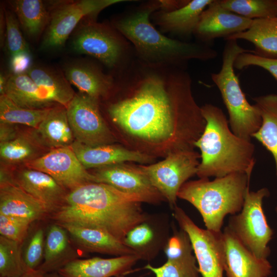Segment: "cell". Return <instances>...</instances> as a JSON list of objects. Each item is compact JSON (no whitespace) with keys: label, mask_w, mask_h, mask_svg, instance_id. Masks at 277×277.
<instances>
[{"label":"cell","mask_w":277,"mask_h":277,"mask_svg":"<svg viewBox=\"0 0 277 277\" xmlns=\"http://www.w3.org/2000/svg\"><path fill=\"white\" fill-rule=\"evenodd\" d=\"M45 277H61L57 272L47 273L45 274Z\"/></svg>","instance_id":"bcb514c9"},{"label":"cell","mask_w":277,"mask_h":277,"mask_svg":"<svg viewBox=\"0 0 277 277\" xmlns=\"http://www.w3.org/2000/svg\"><path fill=\"white\" fill-rule=\"evenodd\" d=\"M67 231L52 222L47 227L44 260L37 270L44 274L57 272L71 261L78 259L73 242Z\"/></svg>","instance_id":"cb8c5ba5"},{"label":"cell","mask_w":277,"mask_h":277,"mask_svg":"<svg viewBox=\"0 0 277 277\" xmlns=\"http://www.w3.org/2000/svg\"><path fill=\"white\" fill-rule=\"evenodd\" d=\"M4 11L6 23L4 46L10 57L20 53L31 54L16 15L11 10L4 8Z\"/></svg>","instance_id":"74e56055"},{"label":"cell","mask_w":277,"mask_h":277,"mask_svg":"<svg viewBox=\"0 0 277 277\" xmlns=\"http://www.w3.org/2000/svg\"><path fill=\"white\" fill-rule=\"evenodd\" d=\"M30 271L22 254V244L0 236V276L19 277Z\"/></svg>","instance_id":"d590c367"},{"label":"cell","mask_w":277,"mask_h":277,"mask_svg":"<svg viewBox=\"0 0 277 277\" xmlns=\"http://www.w3.org/2000/svg\"><path fill=\"white\" fill-rule=\"evenodd\" d=\"M0 214L26 219L32 223L49 217L46 206L14 181L0 183Z\"/></svg>","instance_id":"44dd1931"},{"label":"cell","mask_w":277,"mask_h":277,"mask_svg":"<svg viewBox=\"0 0 277 277\" xmlns=\"http://www.w3.org/2000/svg\"><path fill=\"white\" fill-rule=\"evenodd\" d=\"M63 73L69 83L75 86L80 92L97 99L106 95L111 86L110 78L80 60L67 63Z\"/></svg>","instance_id":"4316f807"},{"label":"cell","mask_w":277,"mask_h":277,"mask_svg":"<svg viewBox=\"0 0 277 277\" xmlns=\"http://www.w3.org/2000/svg\"><path fill=\"white\" fill-rule=\"evenodd\" d=\"M276 3H277V0H276Z\"/></svg>","instance_id":"681fc988"},{"label":"cell","mask_w":277,"mask_h":277,"mask_svg":"<svg viewBox=\"0 0 277 277\" xmlns=\"http://www.w3.org/2000/svg\"><path fill=\"white\" fill-rule=\"evenodd\" d=\"M244 52L254 53V51L243 48L236 40L227 41L221 69L217 73H212L211 77L227 108L230 129L238 136L251 140L261 125L262 118L255 105L247 100L234 71L236 56Z\"/></svg>","instance_id":"5b68a950"},{"label":"cell","mask_w":277,"mask_h":277,"mask_svg":"<svg viewBox=\"0 0 277 277\" xmlns=\"http://www.w3.org/2000/svg\"><path fill=\"white\" fill-rule=\"evenodd\" d=\"M173 209L180 228L189 236L199 273L202 277H223L225 248L223 232L199 227L177 205Z\"/></svg>","instance_id":"30bf717a"},{"label":"cell","mask_w":277,"mask_h":277,"mask_svg":"<svg viewBox=\"0 0 277 277\" xmlns=\"http://www.w3.org/2000/svg\"><path fill=\"white\" fill-rule=\"evenodd\" d=\"M145 269L152 271L155 277H199L196 263L168 261L162 266L155 267L150 264Z\"/></svg>","instance_id":"f35d334b"},{"label":"cell","mask_w":277,"mask_h":277,"mask_svg":"<svg viewBox=\"0 0 277 277\" xmlns=\"http://www.w3.org/2000/svg\"><path fill=\"white\" fill-rule=\"evenodd\" d=\"M6 29V23L4 8L2 7V9H1L0 14V43L1 47H4V46Z\"/></svg>","instance_id":"7bdbcfd3"},{"label":"cell","mask_w":277,"mask_h":277,"mask_svg":"<svg viewBox=\"0 0 277 277\" xmlns=\"http://www.w3.org/2000/svg\"><path fill=\"white\" fill-rule=\"evenodd\" d=\"M24 166L44 172L70 191L89 182H96L70 147L50 150L41 157Z\"/></svg>","instance_id":"7c38bea8"},{"label":"cell","mask_w":277,"mask_h":277,"mask_svg":"<svg viewBox=\"0 0 277 277\" xmlns=\"http://www.w3.org/2000/svg\"><path fill=\"white\" fill-rule=\"evenodd\" d=\"M121 0L59 1L49 2L50 19L41 43L43 50L62 47L80 21Z\"/></svg>","instance_id":"9c48e42d"},{"label":"cell","mask_w":277,"mask_h":277,"mask_svg":"<svg viewBox=\"0 0 277 277\" xmlns=\"http://www.w3.org/2000/svg\"><path fill=\"white\" fill-rule=\"evenodd\" d=\"M66 109L76 141L90 146L114 144L117 141L101 115L97 98L79 92Z\"/></svg>","instance_id":"8fae6325"},{"label":"cell","mask_w":277,"mask_h":277,"mask_svg":"<svg viewBox=\"0 0 277 277\" xmlns=\"http://www.w3.org/2000/svg\"><path fill=\"white\" fill-rule=\"evenodd\" d=\"M189 80L180 76L169 94L161 81L150 78L133 96L110 105L109 115L125 144L152 156L193 149L206 123Z\"/></svg>","instance_id":"6da1fadb"},{"label":"cell","mask_w":277,"mask_h":277,"mask_svg":"<svg viewBox=\"0 0 277 277\" xmlns=\"http://www.w3.org/2000/svg\"><path fill=\"white\" fill-rule=\"evenodd\" d=\"M252 21L225 9L218 0H213L202 12L194 32L208 43L244 32L250 27Z\"/></svg>","instance_id":"e0dca14e"},{"label":"cell","mask_w":277,"mask_h":277,"mask_svg":"<svg viewBox=\"0 0 277 277\" xmlns=\"http://www.w3.org/2000/svg\"><path fill=\"white\" fill-rule=\"evenodd\" d=\"M91 173L96 182L137 196L144 203L155 204L165 200L138 165L116 164L94 169Z\"/></svg>","instance_id":"4fadbf2b"},{"label":"cell","mask_w":277,"mask_h":277,"mask_svg":"<svg viewBox=\"0 0 277 277\" xmlns=\"http://www.w3.org/2000/svg\"><path fill=\"white\" fill-rule=\"evenodd\" d=\"M206 121L204 132L195 143L201 161L196 175L200 178L222 177L234 173L251 175L255 159L251 140L235 134L220 107L206 104L201 107Z\"/></svg>","instance_id":"3957f363"},{"label":"cell","mask_w":277,"mask_h":277,"mask_svg":"<svg viewBox=\"0 0 277 277\" xmlns=\"http://www.w3.org/2000/svg\"><path fill=\"white\" fill-rule=\"evenodd\" d=\"M141 260L136 254L110 259L95 257L75 259L61 268L57 273L61 277H111L126 275Z\"/></svg>","instance_id":"d6986e66"},{"label":"cell","mask_w":277,"mask_h":277,"mask_svg":"<svg viewBox=\"0 0 277 277\" xmlns=\"http://www.w3.org/2000/svg\"><path fill=\"white\" fill-rule=\"evenodd\" d=\"M8 3L27 36L36 39L45 32L50 19V11L41 0H14Z\"/></svg>","instance_id":"f1b7e54d"},{"label":"cell","mask_w":277,"mask_h":277,"mask_svg":"<svg viewBox=\"0 0 277 277\" xmlns=\"http://www.w3.org/2000/svg\"><path fill=\"white\" fill-rule=\"evenodd\" d=\"M12 173L18 186L46 206L49 216L64 204L69 191L48 174L24 165Z\"/></svg>","instance_id":"9a60e30c"},{"label":"cell","mask_w":277,"mask_h":277,"mask_svg":"<svg viewBox=\"0 0 277 277\" xmlns=\"http://www.w3.org/2000/svg\"><path fill=\"white\" fill-rule=\"evenodd\" d=\"M275 211H276V212L277 213V206H276V208H275Z\"/></svg>","instance_id":"c3c4849f"},{"label":"cell","mask_w":277,"mask_h":277,"mask_svg":"<svg viewBox=\"0 0 277 277\" xmlns=\"http://www.w3.org/2000/svg\"><path fill=\"white\" fill-rule=\"evenodd\" d=\"M31 224L26 219L0 214L1 236L22 244Z\"/></svg>","instance_id":"ab89813d"},{"label":"cell","mask_w":277,"mask_h":277,"mask_svg":"<svg viewBox=\"0 0 277 277\" xmlns=\"http://www.w3.org/2000/svg\"><path fill=\"white\" fill-rule=\"evenodd\" d=\"M5 94L15 104L25 108L48 109L60 105L26 73H11Z\"/></svg>","instance_id":"d4e9b609"},{"label":"cell","mask_w":277,"mask_h":277,"mask_svg":"<svg viewBox=\"0 0 277 277\" xmlns=\"http://www.w3.org/2000/svg\"><path fill=\"white\" fill-rule=\"evenodd\" d=\"M71 147L86 169H96L126 162L151 163L154 158L144 153L114 144L90 146L75 140Z\"/></svg>","instance_id":"ac0fdd59"},{"label":"cell","mask_w":277,"mask_h":277,"mask_svg":"<svg viewBox=\"0 0 277 277\" xmlns=\"http://www.w3.org/2000/svg\"><path fill=\"white\" fill-rule=\"evenodd\" d=\"M51 109L25 108L15 104L6 94L1 95L0 123L15 124L36 129Z\"/></svg>","instance_id":"d6a6232c"},{"label":"cell","mask_w":277,"mask_h":277,"mask_svg":"<svg viewBox=\"0 0 277 277\" xmlns=\"http://www.w3.org/2000/svg\"><path fill=\"white\" fill-rule=\"evenodd\" d=\"M251 66L263 68L277 81V58L265 57L251 52H244L238 55L234 62V68L239 70Z\"/></svg>","instance_id":"60d3db41"},{"label":"cell","mask_w":277,"mask_h":277,"mask_svg":"<svg viewBox=\"0 0 277 277\" xmlns=\"http://www.w3.org/2000/svg\"><path fill=\"white\" fill-rule=\"evenodd\" d=\"M218 1L225 9L249 19L277 17L276 0Z\"/></svg>","instance_id":"e575fe53"},{"label":"cell","mask_w":277,"mask_h":277,"mask_svg":"<svg viewBox=\"0 0 277 277\" xmlns=\"http://www.w3.org/2000/svg\"><path fill=\"white\" fill-rule=\"evenodd\" d=\"M161 217L148 216L144 221L131 228L123 243L133 250L141 259L150 260L164 248L168 239L167 224Z\"/></svg>","instance_id":"ffe728a7"},{"label":"cell","mask_w":277,"mask_h":277,"mask_svg":"<svg viewBox=\"0 0 277 277\" xmlns=\"http://www.w3.org/2000/svg\"><path fill=\"white\" fill-rule=\"evenodd\" d=\"M251 175L234 173L186 182L177 197L192 204L201 214L207 229L221 232L225 217L240 212L249 188Z\"/></svg>","instance_id":"277c9868"},{"label":"cell","mask_w":277,"mask_h":277,"mask_svg":"<svg viewBox=\"0 0 277 277\" xmlns=\"http://www.w3.org/2000/svg\"><path fill=\"white\" fill-rule=\"evenodd\" d=\"M115 277H125V275H120L116 276Z\"/></svg>","instance_id":"7dc6e473"},{"label":"cell","mask_w":277,"mask_h":277,"mask_svg":"<svg viewBox=\"0 0 277 277\" xmlns=\"http://www.w3.org/2000/svg\"><path fill=\"white\" fill-rule=\"evenodd\" d=\"M58 224L67 231L76 246L84 251L116 256L136 254L121 241L102 229L71 224Z\"/></svg>","instance_id":"7402d4cb"},{"label":"cell","mask_w":277,"mask_h":277,"mask_svg":"<svg viewBox=\"0 0 277 277\" xmlns=\"http://www.w3.org/2000/svg\"><path fill=\"white\" fill-rule=\"evenodd\" d=\"M253 99L261 115L262 124L252 137L272 155L277 175V94L263 95Z\"/></svg>","instance_id":"f546056e"},{"label":"cell","mask_w":277,"mask_h":277,"mask_svg":"<svg viewBox=\"0 0 277 277\" xmlns=\"http://www.w3.org/2000/svg\"><path fill=\"white\" fill-rule=\"evenodd\" d=\"M200 154L194 149L180 150L168 153L157 163L138 166L173 209L181 187L196 174Z\"/></svg>","instance_id":"ba28073f"},{"label":"cell","mask_w":277,"mask_h":277,"mask_svg":"<svg viewBox=\"0 0 277 277\" xmlns=\"http://www.w3.org/2000/svg\"><path fill=\"white\" fill-rule=\"evenodd\" d=\"M224 39L247 41L254 46V54L265 57L277 58V17L253 19L248 30Z\"/></svg>","instance_id":"83f0119b"},{"label":"cell","mask_w":277,"mask_h":277,"mask_svg":"<svg viewBox=\"0 0 277 277\" xmlns=\"http://www.w3.org/2000/svg\"><path fill=\"white\" fill-rule=\"evenodd\" d=\"M163 249L167 260L196 262L195 255L192 254L193 250L189 236L181 229L180 231L173 229V234L168 238Z\"/></svg>","instance_id":"8d00e7d4"},{"label":"cell","mask_w":277,"mask_h":277,"mask_svg":"<svg viewBox=\"0 0 277 277\" xmlns=\"http://www.w3.org/2000/svg\"><path fill=\"white\" fill-rule=\"evenodd\" d=\"M155 8H148L118 22L116 28L143 53L175 61L191 59L213 60L217 52L206 45L188 43L169 38L157 31L149 21Z\"/></svg>","instance_id":"8992f818"},{"label":"cell","mask_w":277,"mask_h":277,"mask_svg":"<svg viewBox=\"0 0 277 277\" xmlns=\"http://www.w3.org/2000/svg\"><path fill=\"white\" fill-rule=\"evenodd\" d=\"M267 188L256 191L247 189L241 211L232 215L227 226L240 242L255 256L266 259L270 255L268 243L273 235L263 208V202L269 195Z\"/></svg>","instance_id":"52a82bcc"},{"label":"cell","mask_w":277,"mask_h":277,"mask_svg":"<svg viewBox=\"0 0 277 277\" xmlns=\"http://www.w3.org/2000/svg\"><path fill=\"white\" fill-rule=\"evenodd\" d=\"M11 74V73H10ZM10 74L7 75L3 71L0 74V94H5L6 86Z\"/></svg>","instance_id":"ee69618b"},{"label":"cell","mask_w":277,"mask_h":277,"mask_svg":"<svg viewBox=\"0 0 277 277\" xmlns=\"http://www.w3.org/2000/svg\"><path fill=\"white\" fill-rule=\"evenodd\" d=\"M223 232L224 271L227 277H269L272 266L266 259L255 256L226 227Z\"/></svg>","instance_id":"2e32d148"},{"label":"cell","mask_w":277,"mask_h":277,"mask_svg":"<svg viewBox=\"0 0 277 277\" xmlns=\"http://www.w3.org/2000/svg\"><path fill=\"white\" fill-rule=\"evenodd\" d=\"M45 221L32 222L28 233L22 243L23 260L30 270H37L44 260L47 228Z\"/></svg>","instance_id":"836d02e7"},{"label":"cell","mask_w":277,"mask_h":277,"mask_svg":"<svg viewBox=\"0 0 277 277\" xmlns=\"http://www.w3.org/2000/svg\"><path fill=\"white\" fill-rule=\"evenodd\" d=\"M19 127L12 137L0 142V157L2 167L12 169L14 166H23L50 150L37 138L34 129L28 127L23 130Z\"/></svg>","instance_id":"603a6c76"},{"label":"cell","mask_w":277,"mask_h":277,"mask_svg":"<svg viewBox=\"0 0 277 277\" xmlns=\"http://www.w3.org/2000/svg\"><path fill=\"white\" fill-rule=\"evenodd\" d=\"M32 55L29 53H20L10 57V67L12 74L24 73L32 65Z\"/></svg>","instance_id":"b9f144b4"},{"label":"cell","mask_w":277,"mask_h":277,"mask_svg":"<svg viewBox=\"0 0 277 277\" xmlns=\"http://www.w3.org/2000/svg\"><path fill=\"white\" fill-rule=\"evenodd\" d=\"M19 277H45V274L38 270H30Z\"/></svg>","instance_id":"f6af8a7d"},{"label":"cell","mask_w":277,"mask_h":277,"mask_svg":"<svg viewBox=\"0 0 277 277\" xmlns=\"http://www.w3.org/2000/svg\"><path fill=\"white\" fill-rule=\"evenodd\" d=\"M213 0H193L174 10L164 13L163 24L174 32L189 35L194 32L204 10Z\"/></svg>","instance_id":"1f68e13d"},{"label":"cell","mask_w":277,"mask_h":277,"mask_svg":"<svg viewBox=\"0 0 277 277\" xmlns=\"http://www.w3.org/2000/svg\"><path fill=\"white\" fill-rule=\"evenodd\" d=\"M71 47L76 53L93 56L110 67L116 64L121 51L114 35L103 26L93 23L82 24L77 28Z\"/></svg>","instance_id":"5bb4252c"},{"label":"cell","mask_w":277,"mask_h":277,"mask_svg":"<svg viewBox=\"0 0 277 277\" xmlns=\"http://www.w3.org/2000/svg\"><path fill=\"white\" fill-rule=\"evenodd\" d=\"M34 131L41 143L50 150L70 147L75 140L66 107L62 105L51 108Z\"/></svg>","instance_id":"484cf974"},{"label":"cell","mask_w":277,"mask_h":277,"mask_svg":"<svg viewBox=\"0 0 277 277\" xmlns=\"http://www.w3.org/2000/svg\"><path fill=\"white\" fill-rule=\"evenodd\" d=\"M26 73L60 105L66 107L75 94L64 73L55 68L32 64Z\"/></svg>","instance_id":"4dcf8cb0"},{"label":"cell","mask_w":277,"mask_h":277,"mask_svg":"<svg viewBox=\"0 0 277 277\" xmlns=\"http://www.w3.org/2000/svg\"><path fill=\"white\" fill-rule=\"evenodd\" d=\"M139 197L106 184L89 182L70 191L64 204L49 219L105 230L122 242L128 232L146 220Z\"/></svg>","instance_id":"7a4b0ae2"}]
</instances>
